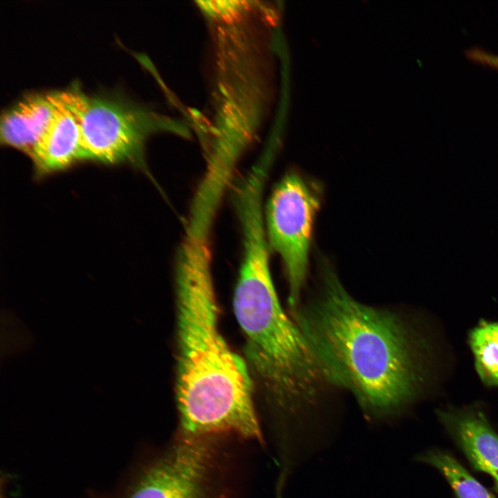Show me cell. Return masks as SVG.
I'll use <instances>...</instances> for the list:
<instances>
[{
    "instance_id": "cell-11",
    "label": "cell",
    "mask_w": 498,
    "mask_h": 498,
    "mask_svg": "<svg viewBox=\"0 0 498 498\" xmlns=\"http://www.w3.org/2000/svg\"><path fill=\"white\" fill-rule=\"evenodd\" d=\"M418 460L438 469L445 477L457 498H496L450 454L433 450Z\"/></svg>"
},
{
    "instance_id": "cell-13",
    "label": "cell",
    "mask_w": 498,
    "mask_h": 498,
    "mask_svg": "<svg viewBox=\"0 0 498 498\" xmlns=\"http://www.w3.org/2000/svg\"><path fill=\"white\" fill-rule=\"evenodd\" d=\"M494 490L498 492V482H495Z\"/></svg>"
},
{
    "instance_id": "cell-4",
    "label": "cell",
    "mask_w": 498,
    "mask_h": 498,
    "mask_svg": "<svg viewBox=\"0 0 498 498\" xmlns=\"http://www.w3.org/2000/svg\"><path fill=\"white\" fill-rule=\"evenodd\" d=\"M319 198L296 172L276 185L264 211L270 249L280 257L288 285V301L295 311L306 280L315 216Z\"/></svg>"
},
{
    "instance_id": "cell-3",
    "label": "cell",
    "mask_w": 498,
    "mask_h": 498,
    "mask_svg": "<svg viewBox=\"0 0 498 498\" xmlns=\"http://www.w3.org/2000/svg\"><path fill=\"white\" fill-rule=\"evenodd\" d=\"M242 243L233 306L245 337L246 356L276 402L298 412L313 402L324 378L304 335L280 304L266 236L249 232Z\"/></svg>"
},
{
    "instance_id": "cell-8",
    "label": "cell",
    "mask_w": 498,
    "mask_h": 498,
    "mask_svg": "<svg viewBox=\"0 0 498 498\" xmlns=\"http://www.w3.org/2000/svg\"><path fill=\"white\" fill-rule=\"evenodd\" d=\"M439 420L477 470L498 482V434L477 409L437 410Z\"/></svg>"
},
{
    "instance_id": "cell-5",
    "label": "cell",
    "mask_w": 498,
    "mask_h": 498,
    "mask_svg": "<svg viewBox=\"0 0 498 498\" xmlns=\"http://www.w3.org/2000/svg\"><path fill=\"white\" fill-rule=\"evenodd\" d=\"M147 122L146 115L125 99L87 96L81 114L85 160L129 163L148 173L143 158Z\"/></svg>"
},
{
    "instance_id": "cell-7",
    "label": "cell",
    "mask_w": 498,
    "mask_h": 498,
    "mask_svg": "<svg viewBox=\"0 0 498 498\" xmlns=\"http://www.w3.org/2000/svg\"><path fill=\"white\" fill-rule=\"evenodd\" d=\"M86 96L77 87L59 91L53 118L30 156L37 176L60 172L85 160L81 114Z\"/></svg>"
},
{
    "instance_id": "cell-2",
    "label": "cell",
    "mask_w": 498,
    "mask_h": 498,
    "mask_svg": "<svg viewBox=\"0 0 498 498\" xmlns=\"http://www.w3.org/2000/svg\"><path fill=\"white\" fill-rule=\"evenodd\" d=\"M322 288L294 317L324 379L352 393L370 421L395 416L420 382L410 333L394 314L354 299L326 268Z\"/></svg>"
},
{
    "instance_id": "cell-1",
    "label": "cell",
    "mask_w": 498,
    "mask_h": 498,
    "mask_svg": "<svg viewBox=\"0 0 498 498\" xmlns=\"http://www.w3.org/2000/svg\"><path fill=\"white\" fill-rule=\"evenodd\" d=\"M210 244L185 238L175 265L176 401L187 437L231 432L261 440L245 360L219 327Z\"/></svg>"
},
{
    "instance_id": "cell-10",
    "label": "cell",
    "mask_w": 498,
    "mask_h": 498,
    "mask_svg": "<svg viewBox=\"0 0 498 498\" xmlns=\"http://www.w3.org/2000/svg\"><path fill=\"white\" fill-rule=\"evenodd\" d=\"M477 372L488 386H498V322L481 320L469 335Z\"/></svg>"
},
{
    "instance_id": "cell-6",
    "label": "cell",
    "mask_w": 498,
    "mask_h": 498,
    "mask_svg": "<svg viewBox=\"0 0 498 498\" xmlns=\"http://www.w3.org/2000/svg\"><path fill=\"white\" fill-rule=\"evenodd\" d=\"M210 458L202 437H185L142 472L127 498H209Z\"/></svg>"
},
{
    "instance_id": "cell-12",
    "label": "cell",
    "mask_w": 498,
    "mask_h": 498,
    "mask_svg": "<svg viewBox=\"0 0 498 498\" xmlns=\"http://www.w3.org/2000/svg\"><path fill=\"white\" fill-rule=\"evenodd\" d=\"M466 58L470 62L483 66L498 71V55L493 54L479 47H473L465 51Z\"/></svg>"
},
{
    "instance_id": "cell-9",
    "label": "cell",
    "mask_w": 498,
    "mask_h": 498,
    "mask_svg": "<svg viewBox=\"0 0 498 498\" xmlns=\"http://www.w3.org/2000/svg\"><path fill=\"white\" fill-rule=\"evenodd\" d=\"M59 95L32 93L6 110L1 120V143L30 156L53 118Z\"/></svg>"
}]
</instances>
